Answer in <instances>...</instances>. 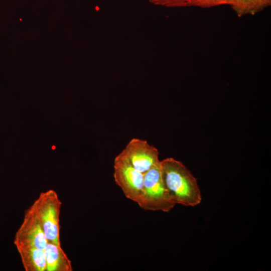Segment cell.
<instances>
[{"mask_svg":"<svg viewBox=\"0 0 271 271\" xmlns=\"http://www.w3.org/2000/svg\"><path fill=\"white\" fill-rule=\"evenodd\" d=\"M165 185L176 202L185 206H195L202 200L196 179L180 161L173 158L160 161Z\"/></svg>","mask_w":271,"mask_h":271,"instance_id":"cell-1","label":"cell"},{"mask_svg":"<svg viewBox=\"0 0 271 271\" xmlns=\"http://www.w3.org/2000/svg\"><path fill=\"white\" fill-rule=\"evenodd\" d=\"M113 178L125 196L138 203L144 185V174L135 169L119 154L114 161Z\"/></svg>","mask_w":271,"mask_h":271,"instance_id":"cell-4","label":"cell"},{"mask_svg":"<svg viewBox=\"0 0 271 271\" xmlns=\"http://www.w3.org/2000/svg\"><path fill=\"white\" fill-rule=\"evenodd\" d=\"M149 1L155 5L168 8H178L190 7L192 0H149Z\"/></svg>","mask_w":271,"mask_h":271,"instance_id":"cell-10","label":"cell"},{"mask_svg":"<svg viewBox=\"0 0 271 271\" xmlns=\"http://www.w3.org/2000/svg\"><path fill=\"white\" fill-rule=\"evenodd\" d=\"M160 163L144 174V185L137 203L145 210L168 212L176 204L164 183Z\"/></svg>","mask_w":271,"mask_h":271,"instance_id":"cell-2","label":"cell"},{"mask_svg":"<svg viewBox=\"0 0 271 271\" xmlns=\"http://www.w3.org/2000/svg\"><path fill=\"white\" fill-rule=\"evenodd\" d=\"M230 1L231 0H192L191 6L207 8L224 5H229Z\"/></svg>","mask_w":271,"mask_h":271,"instance_id":"cell-11","label":"cell"},{"mask_svg":"<svg viewBox=\"0 0 271 271\" xmlns=\"http://www.w3.org/2000/svg\"><path fill=\"white\" fill-rule=\"evenodd\" d=\"M44 250L47 265L46 271L73 270L71 261L61 245L47 242Z\"/></svg>","mask_w":271,"mask_h":271,"instance_id":"cell-8","label":"cell"},{"mask_svg":"<svg viewBox=\"0 0 271 271\" xmlns=\"http://www.w3.org/2000/svg\"><path fill=\"white\" fill-rule=\"evenodd\" d=\"M26 271H46V261L44 249L36 247L15 245Z\"/></svg>","mask_w":271,"mask_h":271,"instance_id":"cell-7","label":"cell"},{"mask_svg":"<svg viewBox=\"0 0 271 271\" xmlns=\"http://www.w3.org/2000/svg\"><path fill=\"white\" fill-rule=\"evenodd\" d=\"M119 155L143 174L160 162L157 149L138 138L130 140Z\"/></svg>","mask_w":271,"mask_h":271,"instance_id":"cell-5","label":"cell"},{"mask_svg":"<svg viewBox=\"0 0 271 271\" xmlns=\"http://www.w3.org/2000/svg\"><path fill=\"white\" fill-rule=\"evenodd\" d=\"M14 243L44 249L47 240L32 205L26 211L23 221L18 228Z\"/></svg>","mask_w":271,"mask_h":271,"instance_id":"cell-6","label":"cell"},{"mask_svg":"<svg viewBox=\"0 0 271 271\" xmlns=\"http://www.w3.org/2000/svg\"><path fill=\"white\" fill-rule=\"evenodd\" d=\"M47 242L61 245L60 216L62 202L53 189L41 192L32 204Z\"/></svg>","mask_w":271,"mask_h":271,"instance_id":"cell-3","label":"cell"},{"mask_svg":"<svg viewBox=\"0 0 271 271\" xmlns=\"http://www.w3.org/2000/svg\"><path fill=\"white\" fill-rule=\"evenodd\" d=\"M271 0H231L229 6L237 15H253L270 6Z\"/></svg>","mask_w":271,"mask_h":271,"instance_id":"cell-9","label":"cell"}]
</instances>
